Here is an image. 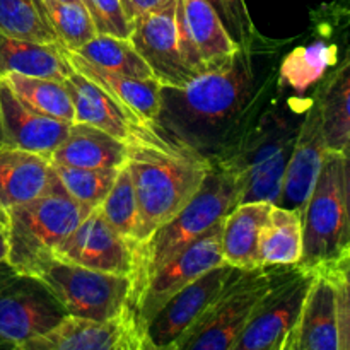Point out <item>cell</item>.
I'll return each instance as SVG.
<instances>
[{"label": "cell", "instance_id": "obj_1", "mask_svg": "<svg viewBox=\"0 0 350 350\" xmlns=\"http://www.w3.org/2000/svg\"><path fill=\"white\" fill-rule=\"evenodd\" d=\"M256 46L241 48L229 65L181 88L161 85L157 129L211 161L221 157L265 108L277 82V70L256 67Z\"/></svg>", "mask_w": 350, "mask_h": 350}, {"label": "cell", "instance_id": "obj_2", "mask_svg": "<svg viewBox=\"0 0 350 350\" xmlns=\"http://www.w3.org/2000/svg\"><path fill=\"white\" fill-rule=\"evenodd\" d=\"M125 166L135 188L142 245L191 200L212 161L166 137L157 126H149L126 142Z\"/></svg>", "mask_w": 350, "mask_h": 350}, {"label": "cell", "instance_id": "obj_3", "mask_svg": "<svg viewBox=\"0 0 350 350\" xmlns=\"http://www.w3.org/2000/svg\"><path fill=\"white\" fill-rule=\"evenodd\" d=\"M311 98H270L252 125L222 154L219 161L234 173L239 204L270 202L275 205L284 174L296 144L301 122Z\"/></svg>", "mask_w": 350, "mask_h": 350}, {"label": "cell", "instance_id": "obj_4", "mask_svg": "<svg viewBox=\"0 0 350 350\" xmlns=\"http://www.w3.org/2000/svg\"><path fill=\"white\" fill-rule=\"evenodd\" d=\"M238 202L239 185L234 173L219 161H212L204 183L191 200L139 246L132 306L154 272L224 221Z\"/></svg>", "mask_w": 350, "mask_h": 350}, {"label": "cell", "instance_id": "obj_5", "mask_svg": "<svg viewBox=\"0 0 350 350\" xmlns=\"http://www.w3.org/2000/svg\"><path fill=\"white\" fill-rule=\"evenodd\" d=\"M92 208L72 200L58 188L55 193L16 205L9 214L7 262L19 272L34 275L41 263L75 231Z\"/></svg>", "mask_w": 350, "mask_h": 350}, {"label": "cell", "instance_id": "obj_6", "mask_svg": "<svg viewBox=\"0 0 350 350\" xmlns=\"http://www.w3.org/2000/svg\"><path fill=\"white\" fill-rule=\"evenodd\" d=\"M349 248L340 150H327L311 197L303 211V256L297 267L318 272L337 262Z\"/></svg>", "mask_w": 350, "mask_h": 350}, {"label": "cell", "instance_id": "obj_7", "mask_svg": "<svg viewBox=\"0 0 350 350\" xmlns=\"http://www.w3.org/2000/svg\"><path fill=\"white\" fill-rule=\"evenodd\" d=\"M34 277L50 289L67 317L109 321L132 311V277L85 269L55 256L41 263Z\"/></svg>", "mask_w": 350, "mask_h": 350}, {"label": "cell", "instance_id": "obj_8", "mask_svg": "<svg viewBox=\"0 0 350 350\" xmlns=\"http://www.w3.org/2000/svg\"><path fill=\"white\" fill-rule=\"evenodd\" d=\"M279 270L258 267L238 273L174 350H231Z\"/></svg>", "mask_w": 350, "mask_h": 350}, {"label": "cell", "instance_id": "obj_9", "mask_svg": "<svg viewBox=\"0 0 350 350\" xmlns=\"http://www.w3.org/2000/svg\"><path fill=\"white\" fill-rule=\"evenodd\" d=\"M67 313L38 277L0 262V342L21 345L57 327Z\"/></svg>", "mask_w": 350, "mask_h": 350}, {"label": "cell", "instance_id": "obj_10", "mask_svg": "<svg viewBox=\"0 0 350 350\" xmlns=\"http://www.w3.org/2000/svg\"><path fill=\"white\" fill-rule=\"evenodd\" d=\"M314 273L297 265L280 267L272 287L250 314L231 350H282Z\"/></svg>", "mask_w": 350, "mask_h": 350}, {"label": "cell", "instance_id": "obj_11", "mask_svg": "<svg viewBox=\"0 0 350 350\" xmlns=\"http://www.w3.org/2000/svg\"><path fill=\"white\" fill-rule=\"evenodd\" d=\"M222 222L205 232L202 238L191 243L188 248L178 253L174 258L164 263L157 272H154L142 287L132 306L140 330L152 320L154 314L171 299L176 293L197 280L208 270L224 265L221 250Z\"/></svg>", "mask_w": 350, "mask_h": 350}, {"label": "cell", "instance_id": "obj_12", "mask_svg": "<svg viewBox=\"0 0 350 350\" xmlns=\"http://www.w3.org/2000/svg\"><path fill=\"white\" fill-rule=\"evenodd\" d=\"M241 272L243 270L224 263L208 270L174 294L142 330L149 347L152 350L176 349L185 335L224 293L229 282Z\"/></svg>", "mask_w": 350, "mask_h": 350}, {"label": "cell", "instance_id": "obj_13", "mask_svg": "<svg viewBox=\"0 0 350 350\" xmlns=\"http://www.w3.org/2000/svg\"><path fill=\"white\" fill-rule=\"evenodd\" d=\"M174 17L181 53L193 75L226 67L241 50L207 0H176Z\"/></svg>", "mask_w": 350, "mask_h": 350}, {"label": "cell", "instance_id": "obj_14", "mask_svg": "<svg viewBox=\"0 0 350 350\" xmlns=\"http://www.w3.org/2000/svg\"><path fill=\"white\" fill-rule=\"evenodd\" d=\"M139 246L120 236L92 208L75 231L55 250V258L99 272L135 277L139 267Z\"/></svg>", "mask_w": 350, "mask_h": 350}, {"label": "cell", "instance_id": "obj_15", "mask_svg": "<svg viewBox=\"0 0 350 350\" xmlns=\"http://www.w3.org/2000/svg\"><path fill=\"white\" fill-rule=\"evenodd\" d=\"M21 350H147L146 338L132 311L109 321L67 317L31 340Z\"/></svg>", "mask_w": 350, "mask_h": 350}, {"label": "cell", "instance_id": "obj_16", "mask_svg": "<svg viewBox=\"0 0 350 350\" xmlns=\"http://www.w3.org/2000/svg\"><path fill=\"white\" fill-rule=\"evenodd\" d=\"M174 7L137 17L130 34L135 50L164 88H181L195 77L181 53Z\"/></svg>", "mask_w": 350, "mask_h": 350}, {"label": "cell", "instance_id": "obj_17", "mask_svg": "<svg viewBox=\"0 0 350 350\" xmlns=\"http://www.w3.org/2000/svg\"><path fill=\"white\" fill-rule=\"evenodd\" d=\"M328 146L325 139L323 120L320 106L311 96V103L301 122L296 144L284 174L282 190L275 205L303 215L304 207L311 197L318 174H320L323 157Z\"/></svg>", "mask_w": 350, "mask_h": 350}, {"label": "cell", "instance_id": "obj_18", "mask_svg": "<svg viewBox=\"0 0 350 350\" xmlns=\"http://www.w3.org/2000/svg\"><path fill=\"white\" fill-rule=\"evenodd\" d=\"M70 125L27 108L0 79V146L51 159L68 135Z\"/></svg>", "mask_w": 350, "mask_h": 350}, {"label": "cell", "instance_id": "obj_19", "mask_svg": "<svg viewBox=\"0 0 350 350\" xmlns=\"http://www.w3.org/2000/svg\"><path fill=\"white\" fill-rule=\"evenodd\" d=\"M282 350H340L337 294L330 277L318 270Z\"/></svg>", "mask_w": 350, "mask_h": 350}, {"label": "cell", "instance_id": "obj_20", "mask_svg": "<svg viewBox=\"0 0 350 350\" xmlns=\"http://www.w3.org/2000/svg\"><path fill=\"white\" fill-rule=\"evenodd\" d=\"M321 23L318 24V31L321 36L314 38L303 46L294 48L293 51L284 57L282 64L277 68V88L291 89L297 96H303L338 64L340 60V48L338 43L330 40L332 31L335 26L344 21L337 19L332 14L320 9Z\"/></svg>", "mask_w": 350, "mask_h": 350}, {"label": "cell", "instance_id": "obj_21", "mask_svg": "<svg viewBox=\"0 0 350 350\" xmlns=\"http://www.w3.org/2000/svg\"><path fill=\"white\" fill-rule=\"evenodd\" d=\"M64 85L74 105L75 122L96 126L123 142H130L146 129L156 126L133 118L101 85L79 72H72Z\"/></svg>", "mask_w": 350, "mask_h": 350}, {"label": "cell", "instance_id": "obj_22", "mask_svg": "<svg viewBox=\"0 0 350 350\" xmlns=\"http://www.w3.org/2000/svg\"><path fill=\"white\" fill-rule=\"evenodd\" d=\"M57 190L58 180L50 159L0 146V207L9 211Z\"/></svg>", "mask_w": 350, "mask_h": 350}, {"label": "cell", "instance_id": "obj_23", "mask_svg": "<svg viewBox=\"0 0 350 350\" xmlns=\"http://www.w3.org/2000/svg\"><path fill=\"white\" fill-rule=\"evenodd\" d=\"M68 62L75 72L101 85L133 118L147 125H156L161 111V82L157 79H135L106 72L89 64L74 51H67Z\"/></svg>", "mask_w": 350, "mask_h": 350}, {"label": "cell", "instance_id": "obj_24", "mask_svg": "<svg viewBox=\"0 0 350 350\" xmlns=\"http://www.w3.org/2000/svg\"><path fill=\"white\" fill-rule=\"evenodd\" d=\"M50 161L88 170H120L126 163V142L96 126L74 122Z\"/></svg>", "mask_w": 350, "mask_h": 350}, {"label": "cell", "instance_id": "obj_25", "mask_svg": "<svg viewBox=\"0 0 350 350\" xmlns=\"http://www.w3.org/2000/svg\"><path fill=\"white\" fill-rule=\"evenodd\" d=\"M273 204L250 202L239 204L222 221L221 250L224 263L239 270L258 269L260 232Z\"/></svg>", "mask_w": 350, "mask_h": 350}, {"label": "cell", "instance_id": "obj_26", "mask_svg": "<svg viewBox=\"0 0 350 350\" xmlns=\"http://www.w3.org/2000/svg\"><path fill=\"white\" fill-rule=\"evenodd\" d=\"M72 72L74 67L60 44L34 43L0 34V77L21 74L65 82Z\"/></svg>", "mask_w": 350, "mask_h": 350}, {"label": "cell", "instance_id": "obj_27", "mask_svg": "<svg viewBox=\"0 0 350 350\" xmlns=\"http://www.w3.org/2000/svg\"><path fill=\"white\" fill-rule=\"evenodd\" d=\"M317 99L330 150H340L350 139V44L338 64L318 82Z\"/></svg>", "mask_w": 350, "mask_h": 350}, {"label": "cell", "instance_id": "obj_28", "mask_svg": "<svg viewBox=\"0 0 350 350\" xmlns=\"http://www.w3.org/2000/svg\"><path fill=\"white\" fill-rule=\"evenodd\" d=\"M303 256V215L273 205L260 232V267H294Z\"/></svg>", "mask_w": 350, "mask_h": 350}, {"label": "cell", "instance_id": "obj_29", "mask_svg": "<svg viewBox=\"0 0 350 350\" xmlns=\"http://www.w3.org/2000/svg\"><path fill=\"white\" fill-rule=\"evenodd\" d=\"M0 79L27 108L62 122H75L74 105L64 82L27 77L21 74H7Z\"/></svg>", "mask_w": 350, "mask_h": 350}, {"label": "cell", "instance_id": "obj_30", "mask_svg": "<svg viewBox=\"0 0 350 350\" xmlns=\"http://www.w3.org/2000/svg\"><path fill=\"white\" fill-rule=\"evenodd\" d=\"M74 53L106 72L135 79H156L130 40L98 34Z\"/></svg>", "mask_w": 350, "mask_h": 350}, {"label": "cell", "instance_id": "obj_31", "mask_svg": "<svg viewBox=\"0 0 350 350\" xmlns=\"http://www.w3.org/2000/svg\"><path fill=\"white\" fill-rule=\"evenodd\" d=\"M0 34L34 43L58 44L44 0H0Z\"/></svg>", "mask_w": 350, "mask_h": 350}, {"label": "cell", "instance_id": "obj_32", "mask_svg": "<svg viewBox=\"0 0 350 350\" xmlns=\"http://www.w3.org/2000/svg\"><path fill=\"white\" fill-rule=\"evenodd\" d=\"M105 221L130 243L140 245L139 241V205H137L135 188L129 167H120L118 176L111 190L106 195L99 207H96Z\"/></svg>", "mask_w": 350, "mask_h": 350}, {"label": "cell", "instance_id": "obj_33", "mask_svg": "<svg viewBox=\"0 0 350 350\" xmlns=\"http://www.w3.org/2000/svg\"><path fill=\"white\" fill-rule=\"evenodd\" d=\"M44 5L58 44L64 50L77 51L98 36L91 14L82 0L75 2L44 0Z\"/></svg>", "mask_w": 350, "mask_h": 350}, {"label": "cell", "instance_id": "obj_34", "mask_svg": "<svg viewBox=\"0 0 350 350\" xmlns=\"http://www.w3.org/2000/svg\"><path fill=\"white\" fill-rule=\"evenodd\" d=\"M53 164L58 188L67 197L89 208L101 205L111 190L120 170H88V167Z\"/></svg>", "mask_w": 350, "mask_h": 350}, {"label": "cell", "instance_id": "obj_35", "mask_svg": "<svg viewBox=\"0 0 350 350\" xmlns=\"http://www.w3.org/2000/svg\"><path fill=\"white\" fill-rule=\"evenodd\" d=\"M228 29L229 36L239 48H253L258 44V31L253 24L245 0H207Z\"/></svg>", "mask_w": 350, "mask_h": 350}, {"label": "cell", "instance_id": "obj_36", "mask_svg": "<svg viewBox=\"0 0 350 350\" xmlns=\"http://www.w3.org/2000/svg\"><path fill=\"white\" fill-rule=\"evenodd\" d=\"M88 7L98 34L130 40L132 23L125 16L122 0H82Z\"/></svg>", "mask_w": 350, "mask_h": 350}, {"label": "cell", "instance_id": "obj_37", "mask_svg": "<svg viewBox=\"0 0 350 350\" xmlns=\"http://www.w3.org/2000/svg\"><path fill=\"white\" fill-rule=\"evenodd\" d=\"M337 294V323L340 350H350V286L332 279Z\"/></svg>", "mask_w": 350, "mask_h": 350}, {"label": "cell", "instance_id": "obj_38", "mask_svg": "<svg viewBox=\"0 0 350 350\" xmlns=\"http://www.w3.org/2000/svg\"><path fill=\"white\" fill-rule=\"evenodd\" d=\"M122 5L125 16L129 17L130 23H133L137 17L144 16V14L161 12V10L174 7L176 0H122Z\"/></svg>", "mask_w": 350, "mask_h": 350}, {"label": "cell", "instance_id": "obj_39", "mask_svg": "<svg viewBox=\"0 0 350 350\" xmlns=\"http://www.w3.org/2000/svg\"><path fill=\"white\" fill-rule=\"evenodd\" d=\"M321 272L327 273L330 279L337 280V282L345 284V286H350V250L345 252L340 258L335 263H332L327 269H321Z\"/></svg>", "mask_w": 350, "mask_h": 350}, {"label": "cell", "instance_id": "obj_40", "mask_svg": "<svg viewBox=\"0 0 350 350\" xmlns=\"http://www.w3.org/2000/svg\"><path fill=\"white\" fill-rule=\"evenodd\" d=\"M342 156V173H344V191H345V205H347L349 217V248L350 250V139L340 149Z\"/></svg>", "mask_w": 350, "mask_h": 350}, {"label": "cell", "instance_id": "obj_41", "mask_svg": "<svg viewBox=\"0 0 350 350\" xmlns=\"http://www.w3.org/2000/svg\"><path fill=\"white\" fill-rule=\"evenodd\" d=\"M323 7L327 9V12H330L337 19L350 23V0H332Z\"/></svg>", "mask_w": 350, "mask_h": 350}, {"label": "cell", "instance_id": "obj_42", "mask_svg": "<svg viewBox=\"0 0 350 350\" xmlns=\"http://www.w3.org/2000/svg\"><path fill=\"white\" fill-rule=\"evenodd\" d=\"M9 255V236L7 231H0V262H7Z\"/></svg>", "mask_w": 350, "mask_h": 350}, {"label": "cell", "instance_id": "obj_43", "mask_svg": "<svg viewBox=\"0 0 350 350\" xmlns=\"http://www.w3.org/2000/svg\"><path fill=\"white\" fill-rule=\"evenodd\" d=\"M7 228H9V214L5 208L0 207V231H7Z\"/></svg>", "mask_w": 350, "mask_h": 350}, {"label": "cell", "instance_id": "obj_44", "mask_svg": "<svg viewBox=\"0 0 350 350\" xmlns=\"http://www.w3.org/2000/svg\"><path fill=\"white\" fill-rule=\"evenodd\" d=\"M0 350H21L19 345L7 344V342H0Z\"/></svg>", "mask_w": 350, "mask_h": 350}, {"label": "cell", "instance_id": "obj_45", "mask_svg": "<svg viewBox=\"0 0 350 350\" xmlns=\"http://www.w3.org/2000/svg\"><path fill=\"white\" fill-rule=\"evenodd\" d=\"M62 2H75V0H62Z\"/></svg>", "mask_w": 350, "mask_h": 350}]
</instances>
